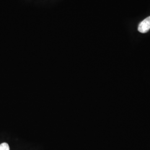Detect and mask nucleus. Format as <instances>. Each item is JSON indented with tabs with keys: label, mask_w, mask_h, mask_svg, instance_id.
I'll return each mask as SVG.
<instances>
[{
	"label": "nucleus",
	"mask_w": 150,
	"mask_h": 150,
	"mask_svg": "<svg viewBox=\"0 0 150 150\" xmlns=\"http://www.w3.org/2000/svg\"><path fill=\"white\" fill-rule=\"evenodd\" d=\"M150 30V16L145 18L139 25L138 31L141 33H145Z\"/></svg>",
	"instance_id": "1"
},
{
	"label": "nucleus",
	"mask_w": 150,
	"mask_h": 150,
	"mask_svg": "<svg viewBox=\"0 0 150 150\" xmlns=\"http://www.w3.org/2000/svg\"><path fill=\"white\" fill-rule=\"evenodd\" d=\"M0 150H10L9 145L7 143H2L0 145Z\"/></svg>",
	"instance_id": "2"
}]
</instances>
